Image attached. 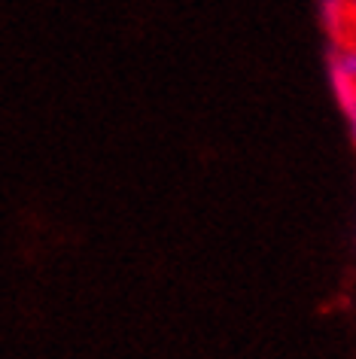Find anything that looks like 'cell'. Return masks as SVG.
I'll use <instances>...</instances> for the list:
<instances>
[{
    "label": "cell",
    "instance_id": "6da1fadb",
    "mask_svg": "<svg viewBox=\"0 0 356 359\" xmlns=\"http://www.w3.org/2000/svg\"><path fill=\"white\" fill-rule=\"evenodd\" d=\"M329 67H332V88L338 101H341L344 110H350L356 104V43L353 40L332 43Z\"/></svg>",
    "mask_w": 356,
    "mask_h": 359
},
{
    "label": "cell",
    "instance_id": "7a4b0ae2",
    "mask_svg": "<svg viewBox=\"0 0 356 359\" xmlns=\"http://www.w3.org/2000/svg\"><path fill=\"white\" fill-rule=\"evenodd\" d=\"M347 116H350V125H353V137H356V104L347 110Z\"/></svg>",
    "mask_w": 356,
    "mask_h": 359
},
{
    "label": "cell",
    "instance_id": "3957f363",
    "mask_svg": "<svg viewBox=\"0 0 356 359\" xmlns=\"http://www.w3.org/2000/svg\"><path fill=\"white\" fill-rule=\"evenodd\" d=\"M347 6H350V13H353V19H356V0H347Z\"/></svg>",
    "mask_w": 356,
    "mask_h": 359
},
{
    "label": "cell",
    "instance_id": "277c9868",
    "mask_svg": "<svg viewBox=\"0 0 356 359\" xmlns=\"http://www.w3.org/2000/svg\"><path fill=\"white\" fill-rule=\"evenodd\" d=\"M350 40H353V43H356V34H353V37H350ZM338 43H341V40H338Z\"/></svg>",
    "mask_w": 356,
    "mask_h": 359
}]
</instances>
